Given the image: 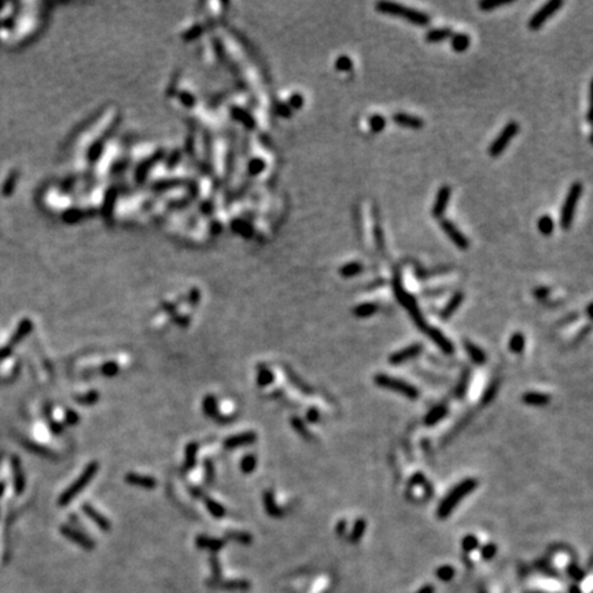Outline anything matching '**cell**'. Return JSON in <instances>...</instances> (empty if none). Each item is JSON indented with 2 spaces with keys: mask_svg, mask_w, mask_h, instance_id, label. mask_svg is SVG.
<instances>
[{
  "mask_svg": "<svg viewBox=\"0 0 593 593\" xmlns=\"http://www.w3.org/2000/svg\"><path fill=\"white\" fill-rule=\"evenodd\" d=\"M563 7V0H551L548 3H545L538 11L533 14L532 18L529 19V29L532 31H538L540 28H542L545 22L548 21L549 18L554 17L555 14L558 13L559 10Z\"/></svg>",
  "mask_w": 593,
  "mask_h": 593,
  "instance_id": "cell-7",
  "label": "cell"
},
{
  "mask_svg": "<svg viewBox=\"0 0 593 593\" xmlns=\"http://www.w3.org/2000/svg\"><path fill=\"white\" fill-rule=\"evenodd\" d=\"M125 479H127V482L131 483V485H135V486H140V488H146V489H153V488H155V485H157V481H155L154 478H151V477H145V475L133 474V472H129Z\"/></svg>",
  "mask_w": 593,
  "mask_h": 593,
  "instance_id": "cell-18",
  "label": "cell"
},
{
  "mask_svg": "<svg viewBox=\"0 0 593 593\" xmlns=\"http://www.w3.org/2000/svg\"><path fill=\"white\" fill-rule=\"evenodd\" d=\"M254 441H255L254 433H245V434H239L235 435V437H231V438H228L225 441L224 445L227 448H236V446H241V445L251 444V442H254Z\"/></svg>",
  "mask_w": 593,
  "mask_h": 593,
  "instance_id": "cell-22",
  "label": "cell"
},
{
  "mask_svg": "<svg viewBox=\"0 0 593 593\" xmlns=\"http://www.w3.org/2000/svg\"><path fill=\"white\" fill-rule=\"evenodd\" d=\"M537 228H538V231H540L544 236L552 235V232H554L555 229V223L554 220H552V217L549 215L541 216L540 219H538V221H537Z\"/></svg>",
  "mask_w": 593,
  "mask_h": 593,
  "instance_id": "cell-27",
  "label": "cell"
},
{
  "mask_svg": "<svg viewBox=\"0 0 593 593\" xmlns=\"http://www.w3.org/2000/svg\"><path fill=\"white\" fill-rule=\"evenodd\" d=\"M497 552V547L494 544H488L485 545L482 548V551H481V555H482L483 559H486V560H490L492 558H494V555H496Z\"/></svg>",
  "mask_w": 593,
  "mask_h": 593,
  "instance_id": "cell-43",
  "label": "cell"
},
{
  "mask_svg": "<svg viewBox=\"0 0 593 593\" xmlns=\"http://www.w3.org/2000/svg\"><path fill=\"white\" fill-rule=\"evenodd\" d=\"M453 35L452 29L449 28H435V29H430L424 36V40L427 43H439V41H444L446 39H450Z\"/></svg>",
  "mask_w": 593,
  "mask_h": 593,
  "instance_id": "cell-16",
  "label": "cell"
},
{
  "mask_svg": "<svg viewBox=\"0 0 593 593\" xmlns=\"http://www.w3.org/2000/svg\"><path fill=\"white\" fill-rule=\"evenodd\" d=\"M84 511H85V514L89 516V518L92 519L93 522L97 523L98 526L101 527L102 530H105V532H107V530H110V523L109 520L106 518H103L99 512H97V511L93 510L92 507L89 504H84Z\"/></svg>",
  "mask_w": 593,
  "mask_h": 593,
  "instance_id": "cell-25",
  "label": "cell"
},
{
  "mask_svg": "<svg viewBox=\"0 0 593 593\" xmlns=\"http://www.w3.org/2000/svg\"><path fill=\"white\" fill-rule=\"evenodd\" d=\"M439 224H441V228H442V231L445 232V235L453 242L455 246L459 247L460 250H467V249H468V246H470V241L467 239L466 235L461 232L460 229L457 228L456 225L453 224L450 220L441 219Z\"/></svg>",
  "mask_w": 593,
  "mask_h": 593,
  "instance_id": "cell-9",
  "label": "cell"
},
{
  "mask_svg": "<svg viewBox=\"0 0 593 593\" xmlns=\"http://www.w3.org/2000/svg\"><path fill=\"white\" fill-rule=\"evenodd\" d=\"M206 505H207V510L210 511L211 515H213L215 518H223V516H224V514H225L224 508H223V507H221L220 504H217L216 501L207 500Z\"/></svg>",
  "mask_w": 593,
  "mask_h": 593,
  "instance_id": "cell-39",
  "label": "cell"
},
{
  "mask_svg": "<svg viewBox=\"0 0 593 593\" xmlns=\"http://www.w3.org/2000/svg\"><path fill=\"white\" fill-rule=\"evenodd\" d=\"M450 39V45L455 53H464L470 47L471 39L466 33H453Z\"/></svg>",
  "mask_w": 593,
  "mask_h": 593,
  "instance_id": "cell-20",
  "label": "cell"
},
{
  "mask_svg": "<svg viewBox=\"0 0 593 593\" xmlns=\"http://www.w3.org/2000/svg\"><path fill=\"white\" fill-rule=\"evenodd\" d=\"M62 532H63V534H65V536L69 537L72 541H75L76 544H79L80 547H83L84 549L91 551V549L93 548L92 541L89 540V538H87V537L84 536V534H81L80 532L72 530V529H69V527H63V529H62Z\"/></svg>",
  "mask_w": 593,
  "mask_h": 593,
  "instance_id": "cell-17",
  "label": "cell"
},
{
  "mask_svg": "<svg viewBox=\"0 0 593 593\" xmlns=\"http://www.w3.org/2000/svg\"><path fill=\"white\" fill-rule=\"evenodd\" d=\"M368 125L372 132H382L386 128V118L381 114H373L369 117Z\"/></svg>",
  "mask_w": 593,
  "mask_h": 593,
  "instance_id": "cell-33",
  "label": "cell"
},
{
  "mask_svg": "<svg viewBox=\"0 0 593 593\" xmlns=\"http://www.w3.org/2000/svg\"><path fill=\"white\" fill-rule=\"evenodd\" d=\"M463 301H464V294H463L461 291L455 293V294L450 297V301L446 303V306L441 311V317H442L444 320H448L449 317H452L453 315H455V312L459 309V306L463 303Z\"/></svg>",
  "mask_w": 593,
  "mask_h": 593,
  "instance_id": "cell-14",
  "label": "cell"
},
{
  "mask_svg": "<svg viewBox=\"0 0 593 593\" xmlns=\"http://www.w3.org/2000/svg\"><path fill=\"white\" fill-rule=\"evenodd\" d=\"M255 464H257V459H255V456H251V455H249V456H246L243 460H242V470H243V472H246V474H249V472H251V471L254 470L255 468Z\"/></svg>",
  "mask_w": 593,
  "mask_h": 593,
  "instance_id": "cell-40",
  "label": "cell"
},
{
  "mask_svg": "<svg viewBox=\"0 0 593 593\" xmlns=\"http://www.w3.org/2000/svg\"><path fill=\"white\" fill-rule=\"evenodd\" d=\"M102 372L106 376H114L118 372V365L115 364V363H107V364L102 367Z\"/></svg>",
  "mask_w": 593,
  "mask_h": 593,
  "instance_id": "cell-44",
  "label": "cell"
},
{
  "mask_svg": "<svg viewBox=\"0 0 593 593\" xmlns=\"http://www.w3.org/2000/svg\"><path fill=\"white\" fill-rule=\"evenodd\" d=\"M570 593H580V589L577 588V586H571Z\"/></svg>",
  "mask_w": 593,
  "mask_h": 593,
  "instance_id": "cell-54",
  "label": "cell"
},
{
  "mask_svg": "<svg viewBox=\"0 0 593 593\" xmlns=\"http://www.w3.org/2000/svg\"><path fill=\"white\" fill-rule=\"evenodd\" d=\"M210 566H211V571H213L215 577H221V566H220V562L217 560V559L211 558Z\"/></svg>",
  "mask_w": 593,
  "mask_h": 593,
  "instance_id": "cell-47",
  "label": "cell"
},
{
  "mask_svg": "<svg viewBox=\"0 0 593 593\" xmlns=\"http://www.w3.org/2000/svg\"><path fill=\"white\" fill-rule=\"evenodd\" d=\"M464 349H466L468 357L474 361L475 364L478 365L485 364V361H486V354H485V351H483L481 347L477 346V345L471 342V341H464Z\"/></svg>",
  "mask_w": 593,
  "mask_h": 593,
  "instance_id": "cell-19",
  "label": "cell"
},
{
  "mask_svg": "<svg viewBox=\"0 0 593 593\" xmlns=\"http://www.w3.org/2000/svg\"><path fill=\"white\" fill-rule=\"evenodd\" d=\"M393 121L400 127L412 128V129H420L424 125V121L420 117L407 114V113H395L393 114Z\"/></svg>",
  "mask_w": 593,
  "mask_h": 593,
  "instance_id": "cell-13",
  "label": "cell"
},
{
  "mask_svg": "<svg viewBox=\"0 0 593 593\" xmlns=\"http://www.w3.org/2000/svg\"><path fill=\"white\" fill-rule=\"evenodd\" d=\"M453 576H455V568H453L452 566H441L437 570V577H438L439 580L441 581H450L453 578Z\"/></svg>",
  "mask_w": 593,
  "mask_h": 593,
  "instance_id": "cell-38",
  "label": "cell"
},
{
  "mask_svg": "<svg viewBox=\"0 0 593 593\" xmlns=\"http://www.w3.org/2000/svg\"><path fill=\"white\" fill-rule=\"evenodd\" d=\"M376 11L385 15H391V17H400L407 19L408 22L416 25V27H427L430 23V17L427 14L419 11V10L411 9V7H405V6L400 5V3H394V2H378L375 5Z\"/></svg>",
  "mask_w": 593,
  "mask_h": 593,
  "instance_id": "cell-1",
  "label": "cell"
},
{
  "mask_svg": "<svg viewBox=\"0 0 593 593\" xmlns=\"http://www.w3.org/2000/svg\"><path fill=\"white\" fill-rule=\"evenodd\" d=\"M519 132V124L516 121H510L507 124L501 132L499 133V136L492 141V145L489 146V155L492 158H497L500 157L501 154L504 153L505 149L510 146L511 140L514 139Z\"/></svg>",
  "mask_w": 593,
  "mask_h": 593,
  "instance_id": "cell-6",
  "label": "cell"
},
{
  "mask_svg": "<svg viewBox=\"0 0 593 593\" xmlns=\"http://www.w3.org/2000/svg\"><path fill=\"white\" fill-rule=\"evenodd\" d=\"M77 400H79L80 402H83V404H92V402H95V401L98 400V394L95 391H92V393H89V394H85L84 398L79 397Z\"/></svg>",
  "mask_w": 593,
  "mask_h": 593,
  "instance_id": "cell-46",
  "label": "cell"
},
{
  "mask_svg": "<svg viewBox=\"0 0 593 593\" xmlns=\"http://www.w3.org/2000/svg\"><path fill=\"white\" fill-rule=\"evenodd\" d=\"M293 103H294V106H299V105H301V97H294V98H293Z\"/></svg>",
  "mask_w": 593,
  "mask_h": 593,
  "instance_id": "cell-53",
  "label": "cell"
},
{
  "mask_svg": "<svg viewBox=\"0 0 593 593\" xmlns=\"http://www.w3.org/2000/svg\"><path fill=\"white\" fill-rule=\"evenodd\" d=\"M293 424H294L295 430H298L299 433H301V434L305 435V437H306V431L303 430L302 423H301V420H299V419H295V417H294V419H293Z\"/></svg>",
  "mask_w": 593,
  "mask_h": 593,
  "instance_id": "cell-50",
  "label": "cell"
},
{
  "mask_svg": "<svg viewBox=\"0 0 593 593\" xmlns=\"http://www.w3.org/2000/svg\"><path fill=\"white\" fill-rule=\"evenodd\" d=\"M511 3H514V2L512 0H483V2H479L478 7L482 11H492V10L511 5Z\"/></svg>",
  "mask_w": 593,
  "mask_h": 593,
  "instance_id": "cell-31",
  "label": "cell"
},
{
  "mask_svg": "<svg viewBox=\"0 0 593 593\" xmlns=\"http://www.w3.org/2000/svg\"><path fill=\"white\" fill-rule=\"evenodd\" d=\"M273 381V375L272 372L269 371L268 368H265V367H261L258 371V379H257V382H258V385L261 387L263 386H268L269 383L272 382Z\"/></svg>",
  "mask_w": 593,
  "mask_h": 593,
  "instance_id": "cell-36",
  "label": "cell"
},
{
  "mask_svg": "<svg viewBox=\"0 0 593 593\" xmlns=\"http://www.w3.org/2000/svg\"><path fill=\"white\" fill-rule=\"evenodd\" d=\"M197 547L202 549H210V551H219L224 547V541L216 540V538H207V537H197L195 541Z\"/></svg>",
  "mask_w": 593,
  "mask_h": 593,
  "instance_id": "cell-26",
  "label": "cell"
},
{
  "mask_svg": "<svg viewBox=\"0 0 593 593\" xmlns=\"http://www.w3.org/2000/svg\"><path fill=\"white\" fill-rule=\"evenodd\" d=\"M378 311H379V306L376 305V303L364 302V303H360V305H357V306L353 309V315L357 317H360V319H365V317L373 316V315L378 312Z\"/></svg>",
  "mask_w": 593,
  "mask_h": 593,
  "instance_id": "cell-23",
  "label": "cell"
},
{
  "mask_svg": "<svg viewBox=\"0 0 593 593\" xmlns=\"http://www.w3.org/2000/svg\"><path fill=\"white\" fill-rule=\"evenodd\" d=\"M203 411H205V413H206L207 416H211L213 419H217L219 413H217V404H216L215 397L209 395V397L205 398V401H203Z\"/></svg>",
  "mask_w": 593,
  "mask_h": 593,
  "instance_id": "cell-34",
  "label": "cell"
},
{
  "mask_svg": "<svg viewBox=\"0 0 593 593\" xmlns=\"http://www.w3.org/2000/svg\"><path fill=\"white\" fill-rule=\"evenodd\" d=\"M365 520L364 519H359L356 523H354V527H353V530H351L350 536H349V540H350V542H359V541L361 540V537L364 536L365 533Z\"/></svg>",
  "mask_w": 593,
  "mask_h": 593,
  "instance_id": "cell-32",
  "label": "cell"
},
{
  "mask_svg": "<svg viewBox=\"0 0 593 593\" xmlns=\"http://www.w3.org/2000/svg\"><path fill=\"white\" fill-rule=\"evenodd\" d=\"M478 538L475 536H472V534H468V536H466L464 538H463V541H461V547H463V549L466 551V552H472V551H475V549L478 548Z\"/></svg>",
  "mask_w": 593,
  "mask_h": 593,
  "instance_id": "cell-37",
  "label": "cell"
},
{
  "mask_svg": "<svg viewBox=\"0 0 593 593\" xmlns=\"http://www.w3.org/2000/svg\"><path fill=\"white\" fill-rule=\"evenodd\" d=\"M345 527H346V520H339L338 525H337V533L341 534V533L345 532Z\"/></svg>",
  "mask_w": 593,
  "mask_h": 593,
  "instance_id": "cell-51",
  "label": "cell"
},
{
  "mask_svg": "<svg viewBox=\"0 0 593 593\" xmlns=\"http://www.w3.org/2000/svg\"><path fill=\"white\" fill-rule=\"evenodd\" d=\"M187 452H185V456H187V460H185V467L187 468H191V467L195 464V453H197V444H189L188 446H187V449H185Z\"/></svg>",
  "mask_w": 593,
  "mask_h": 593,
  "instance_id": "cell-41",
  "label": "cell"
},
{
  "mask_svg": "<svg viewBox=\"0 0 593 593\" xmlns=\"http://www.w3.org/2000/svg\"><path fill=\"white\" fill-rule=\"evenodd\" d=\"M525 346H526V339H525V335H523L522 333H515V334H512V337L510 338V343H508L510 350L512 351V353H516V354H519V353H522L523 349H525Z\"/></svg>",
  "mask_w": 593,
  "mask_h": 593,
  "instance_id": "cell-29",
  "label": "cell"
},
{
  "mask_svg": "<svg viewBox=\"0 0 593 593\" xmlns=\"http://www.w3.org/2000/svg\"><path fill=\"white\" fill-rule=\"evenodd\" d=\"M361 271H363V265H361L359 261H351V263L345 264V265H342V267L339 268L341 276L346 277V279L357 276Z\"/></svg>",
  "mask_w": 593,
  "mask_h": 593,
  "instance_id": "cell-28",
  "label": "cell"
},
{
  "mask_svg": "<svg viewBox=\"0 0 593 593\" xmlns=\"http://www.w3.org/2000/svg\"><path fill=\"white\" fill-rule=\"evenodd\" d=\"M551 293V290H549L548 287H538V289H536L534 290V295H536V298H547L548 297V294Z\"/></svg>",
  "mask_w": 593,
  "mask_h": 593,
  "instance_id": "cell-48",
  "label": "cell"
},
{
  "mask_svg": "<svg viewBox=\"0 0 593 593\" xmlns=\"http://www.w3.org/2000/svg\"><path fill=\"white\" fill-rule=\"evenodd\" d=\"M478 486V481L474 478H467L464 481H461L460 483H457L456 486L450 490L448 496L445 497L444 500L441 501V504L438 505V510H437V516L439 519H446L449 515L452 514L457 504L461 500H464L471 492H474Z\"/></svg>",
  "mask_w": 593,
  "mask_h": 593,
  "instance_id": "cell-2",
  "label": "cell"
},
{
  "mask_svg": "<svg viewBox=\"0 0 593 593\" xmlns=\"http://www.w3.org/2000/svg\"><path fill=\"white\" fill-rule=\"evenodd\" d=\"M522 401L527 405H533V407H542L547 405L551 401L549 395L544 394V393H538V391H527L523 393Z\"/></svg>",
  "mask_w": 593,
  "mask_h": 593,
  "instance_id": "cell-15",
  "label": "cell"
},
{
  "mask_svg": "<svg viewBox=\"0 0 593 593\" xmlns=\"http://www.w3.org/2000/svg\"><path fill=\"white\" fill-rule=\"evenodd\" d=\"M393 289H394V293H395V297H397V299H398V302L402 305V306L407 309L409 312V315L412 316L413 321L416 323V325H419L420 328L423 329V331H426L430 325L426 324V321H424V319H423V315L420 313V311H419V306H417L416 301H415V298H413L412 295L409 294L408 291L404 290V287H402V284H401V279H400V275L397 273L394 276V279H393Z\"/></svg>",
  "mask_w": 593,
  "mask_h": 593,
  "instance_id": "cell-3",
  "label": "cell"
},
{
  "mask_svg": "<svg viewBox=\"0 0 593 593\" xmlns=\"http://www.w3.org/2000/svg\"><path fill=\"white\" fill-rule=\"evenodd\" d=\"M373 381H375V383H376L379 387L395 391V393H400V394H402L404 397L409 398V400H417V398H419V394H420L416 387L412 386L411 383L405 382V381H401V379L393 378V376H389L386 373H378V375L373 378Z\"/></svg>",
  "mask_w": 593,
  "mask_h": 593,
  "instance_id": "cell-5",
  "label": "cell"
},
{
  "mask_svg": "<svg viewBox=\"0 0 593 593\" xmlns=\"http://www.w3.org/2000/svg\"><path fill=\"white\" fill-rule=\"evenodd\" d=\"M422 350H423L422 343H413V345H409V346L393 353V354L389 357V363H390L391 365L404 364L405 361L412 360V359L419 356V354L422 353Z\"/></svg>",
  "mask_w": 593,
  "mask_h": 593,
  "instance_id": "cell-10",
  "label": "cell"
},
{
  "mask_svg": "<svg viewBox=\"0 0 593 593\" xmlns=\"http://www.w3.org/2000/svg\"><path fill=\"white\" fill-rule=\"evenodd\" d=\"M265 510H267V512H268L271 516H273V518H280L281 514H283V511H281L276 505V503L273 501V496L271 492L265 493Z\"/></svg>",
  "mask_w": 593,
  "mask_h": 593,
  "instance_id": "cell-30",
  "label": "cell"
},
{
  "mask_svg": "<svg viewBox=\"0 0 593 593\" xmlns=\"http://www.w3.org/2000/svg\"><path fill=\"white\" fill-rule=\"evenodd\" d=\"M581 195H582V184L580 181L573 183L571 187L568 188V193L566 195V199L563 202L562 211H560V227L564 231L571 228L573 221H574V216H576V209L580 201Z\"/></svg>",
  "mask_w": 593,
  "mask_h": 593,
  "instance_id": "cell-4",
  "label": "cell"
},
{
  "mask_svg": "<svg viewBox=\"0 0 593 593\" xmlns=\"http://www.w3.org/2000/svg\"><path fill=\"white\" fill-rule=\"evenodd\" d=\"M215 588L227 589V590H246L250 588V582L245 580H235V581H224V582H219V584H210Z\"/></svg>",
  "mask_w": 593,
  "mask_h": 593,
  "instance_id": "cell-24",
  "label": "cell"
},
{
  "mask_svg": "<svg viewBox=\"0 0 593 593\" xmlns=\"http://www.w3.org/2000/svg\"><path fill=\"white\" fill-rule=\"evenodd\" d=\"M98 470V463L97 461H93V463H91L89 466L84 470L83 475L80 477L79 481H76L75 483H73V486H70V488L67 489L65 492V494L62 496L61 499V504H66V503H69V501L73 499V497L77 494L79 492H81L85 486L88 485V482L91 481V479L93 478V475H95V472H97Z\"/></svg>",
  "mask_w": 593,
  "mask_h": 593,
  "instance_id": "cell-8",
  "label": "cell"
},
{
  "mask_svg": "<svg viewBox=\"0 0 593 593\" xmlns=\"http://www.w3.org/2000/svg\"><path fill=\"white\" fill-rule=\"evenodd\" d=\"M306 416H307V420H309V422L315 423L319 420V416H320V415H319V412H317L316 409H311V411H307Z\"/></svg>",
  "mask_w": 593,
  "mask_h": 593,
  "instance_id": "cell-49",
  "label": "cell"
},
{
  "mask_svg": "<svg viewBox=\"0 0 593 593\" xmlns=\"http://www.w3.org/2000/svg\"><path fill=\"white\" fill-rule=\"evenodd\" d=\"M228 537H231L232 540L238 541V542H241V544H250L251 542V537L249 536V534H246V533H241V532H229L228 534H227Z\"/></svg>",
  "mask_w": 593,
  "mask_h": 593,
  "instance_id": "cell-42",
  "label": "cell"
},
{
  "mask_svg": "<svg viewBox=\"0 0 593 593\" xmlns=\"http://www.w3.org/2000/svg\"><path fill=\"white\" fill-rule=\"evenodd\" d=\"M496 389H497V385L496 383H493L492 386L489 387L488 390H486L485 395H483V398H482L483 402H489V401L492 400L493 397H494V394H496Z\"/></svg>",
  "mask_w": 593,
  "mask_h": 593,
  "instance_id": "cell-45",
  "label": "cell"
},
{
  "mask_svg": "<svg viewBox=\"0 0 593 593\" xmlns=\"http://www.w3.org/2000/svg\"><path fill=\"white\" fill-rule=\"evenodd\" d=\"M446 413H448V409H446L445 405H437V407L429 411V413L424 417V423H426L427 426H434V424L441 422L446 416Z\"/></svg>",
  "mask_w": 593,
  "mask_h": 593,
  "instance_id": "cell-21",
  "label": "cell"
},
{
  "mask_svg": "<svg viewBox=\"0 0 593 593\" xmlns=\"http://www.w3.org/2000/svg\"><path fill=\"white\" fill-rule=\"evenodd\" d=\"M452 195V188L449 185H442L441 188L437 191L435 195V201L433 203V209H431V215L434 219H442L446 206H448L449 199Z\"/></svg>",
  "mask_w": 593,
  "mask_h": 593,
  "instance_id": "cell-11",
  "label": "cell"
},
{
  "mask_svg": "<svg viewBox=\"0 0 593 593\" xmlns=\"http://www.w3.org/2000/svg\"><path fill=\"white\" fill-rule=\"evenodd\" d=\"M335 69L338 72H350L353 69V61L347 55H341L335 61Z\"/></svg>",
  "mask_w": 593,
  "mask_h": 593,
  "instance_id": "cell-35",
  "label": "cell"
},
{
  "mask_svg": "<svg viewBox=\"0 0 593 593\" xmlns=\"http://www.w3.org/2000/svg\"><path fill=\"white\" fill-rule=\"evenodd\" d=\"M417 593H434V588H433L431 585H426V586H423Z\"/></svg>",
  "mask_w": 593,
  "mask_h": 593,
  "instance_id": "cell-52",
  "label": "cell"
},
{
  "mask_svg": "<svg viewBox=\"0 0 593 593\" xmlns=\"http://www.w3.org/2000/svg\"><path fill=\"white\" fill-rule=\"evenodd\" d=\"M426 334L433 339V342H434L441 350L444 351L445 354H452L453 350H455L452 342H450L439 329L434 328V327H429V328L426 329Z\"/></svg>",
  "mask_w": 593,
  "mask_h": 593,
  "instance_id": "cell-12",
  "label": "cell"
}]
</instances>
